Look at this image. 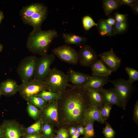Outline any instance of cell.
Instances as JSON below:
<instances>
[{
  "instance_id": "cell-20",
  "label": "cell",
  "mask_w": 138,
  "mask_h": 138,
  "mask_svg": "<svg viewBox=\"0 0 138 138\" xmlns=\"http://www.w3.org/2000/svg\"><path fill=\"white\" fill-rule=\"evenodd\" d=\"M90 67L92 71V75L108 77L113 72L100 59L98 60Z\"/></svg>"
},
{
  "instance_id": "cell-26",
  "label": "cell",
  "mask_w": 138,
  "mask_h": 138,
  "mask_svg": "<svg viewBox=\"0 0 138 138\" xmlns=\"http://www.w3.org/2000/svg\"><path fill=\"white\" fill-rule=\"evenodd\" d=\"M43 121L40 118L34 123L25 128L24 134H34L42 132Z\"/></svg>"
},
{
  "instance_id": "cell-33",
  "label": "cell",
  "mask_w": 138,
  "mask_h": 138,
  "mask_svg": "<svg viewBox=\"0 0 138 138\" xmlns=\"http://www.w3.org/2000/svg\"><path fill=\"white\" fill-rule=\"evenodd\" d=\"M82 23L83 27L85 30H89L92 27L97 26V24L95 23L93 19L89 16L86 15L82 19Z\"/></svg>"
},
{
  "instance_id": "cell-19",
  "label": "cell",
  "mask_w": 138,
  "mask_h": 138,
  "mask_svg": "<svg viewBox=\"0 0 138 138\" xmlns=\"http://www.w3.org/2000/svg\"><path fill=\"white\" fill-rule=\"evenodd\" d=\"M46 6L43 4L40 3H32L24 6L19 13L22 20H23L30 17L34 13L43 9Z\"/></svg>"
},
{
  "instance_id": "cell-39",
  "label": "cell",
  "mask_w": 138,
  "mask_h": 138,
  "mask_svg": "<svg viewBox=\"0 0 138 138\" xmlns=\"http://www.w3.org/2000/svg\"><path fill=\"white\" fill-rule=\"evenodd\" d=\"M122 5L128 6L132 7L138 2L137 0H120Z\"/></svg>"
},
{
  "instance_id": "cell-23",
  "label": "cell",
  "mask_w": 138,
  "mask_h": 138,
  "mask_svg": "<svg viewBox=\"0 0 138 138\" xmlns=\"http://www.w3.org/2000/svg\"><path fill=\"white\" fill-rule=\"evenodd\" d=\"M120 0H103L102 6L105 16H107L122 5Z\"/></svg>"
},
{
  "instance_id": "cell-28",
  "label": "cell",
  "mask_w": 138,
  "mask_h": 138,
  "mask_svg": "<svg viewBox=\"0 0 138 138\" xmlns=\"http://www.w3.org/2000/svg\"><path fill=\"white\" fill-rule=\"evenodd\" d=\"M27 111L32 118L37 120L40 118L41 111L30 103L27 102Z\"/></svg>"
},
{
  "instance_id": "cell-12",
  "label": "cell",
  "mask_w": 138,
  "mask_h": 138,
  "mask_svg": "<svg viewBox=\"0 0 138 138\" xmlns=\"http://www.w3.org/2000/svg\"><path fill=\"white\" fill-rule=\"evenodd\" d=\"M98 56L103 63L113 72L117 71L121 63V59L114 52L112 48L109 51L104 52Z\"/></svg>"
},
{
  "instance_id": "cell-42",
  "label": "cell",
  "mask_w": 138,
  "mask_h": 138,
  "mask_svg": "<svg viewBox=\"0 0 138 138\" xmlns=\"http://www.w3.org/2000/svg\"><path fill=\"white\" fill-rule=\"evenodd\" d=\"M133 13L135 14H138V2L133 6L131 7Z\"/></svg>"
},
{
  "instance_id": "cell-10",
  "label": "cell",
  "mask_w": 138,
  "mask_h": 138,
  "mask_svg": "<svg viewBox=\"0 0 138 138\" xmlns=\"http://www.w3.org/2000/svg\"><path fill=\"white\" fill-rule=\"evenodd\" d=\"M41 111L40 118L43 122L59 124L57 101L48 102Z\"/></svg>"
},
{
  "instance_id": "cell-4",
  "label": "cell",
  "mask_w": 138,
  "mask_h": 138,
  "mask_svg": "<svg viewBox=\"0 0 138 138\" xmlns=\"http://www.w3.org/2000/svg\"><path fill=\"white\" fill-rule=\"evenodd\" d=\"M38 58L33 55L26 56L20 61L17 70L22 82L32 79L34 75Z\"/></svg>"
},
{
  "instance_id": "cell-24",
  "label": "cell",
  "mask_w": 138,
  "mask_h": 138,
  "mask_svg": "<svg viewBox=\"0 0 138 138\" xmlns=\"http://www.w3.org/2000/svg\"><path fill=\"white\" fill-rule=\"evenodd\" d=\"M88 94L91 104L99 108L104 105L102 96L99 91L90 89H88Z\"/></svg>"
},
{
  "instance_id": "cell-43",
  "label": "cell",
  "mask_w": 138,
  "mask_h": 138,
  "mask_svg": "<svg viewBox=\"0 0 138 138\" xmlns=\"http://www.w3.org/2000/svg\"><path fill=\"white\" fill-rule=\"evenodd\" d=\"M4 17L3 12L0 10V25Z\"/></svg>"
},
{
  "instance_id": "cell-37",
  "label": "cell",
  "mask_w": 138,
  "mask_h": 138,
  "mask_svg": "<svg viewBox=\"0 0 138 138\" xmlns=\"http://www.w3.org/2000/svg\"><path fill=\"white\" fill-rule=\"evenodd\" d=\"M115 19L117 21L121 22L124 21L127 19L128 15L127 14H123L116 12L114 13Z\"/></svg>"
},
{
  "instance_id": "cell-48",
  "label": "cell",
  "mask_w": 138,
  "mask_h": 138,
  "mask_svg": "<svg viewBox=\"0 0 138 138\" xmlns=\"http://www.w3.org/2000/svg\"><path fill=\"white\" fill-rule=\"evenodd\" d=\"M3 49V45L1 44L0 43V53L2 51Z\"/></svg>"
},
{
  "instance_id": "cell-2",
  "label": "cell",
  "mask_w": 138,
  "mask_h": 138,
  "mask_svg": "<svg viewBox=\"0 0 138 138\" xmlns=\"http://www.w3.org/2000/svg\"><path fill=\"white\" fill-rule=\"evenodd\" d=\"M58 36L54 29L42 30H33L28 36L26 47L30 52L42 56L47 54L49 47L53 39Z\"/></svg>"
},
{
  "instance_id": "cell-11",
  "label": "cell",
  "mask_w": 138,
  "mask_h": 138,
  "mask_svg": "<svg viewBox=\"0 0 138 138\" xmlns=\"http://www.w3.org/2000/svg\"><path fill=\"white\" fill-rule=\"evenodd\" d=\"M78 52V62L81 66L90 67L98 60L96 52L89 45L82 47Z\"/></svg>"
},
{
  "instance_id": "cell-6",
  "label": "cell",
  "mask_w": 138,
  "mask_h": 138,
  "mask_svg": "<svg viewBox=\"0 0 138 138\" xmlns=\"http://www.w3.org/2000/svg\"><path fill=\"white\" fill-rule=\"evenodd\" d=\"M55 57L53 54H46L38 58L35 72L32 78L44 81L49 73Z\"/></svg>"
},
{
  "instance_id": "cell-21",
  "label": "cell",
  "mask_w": 138,
  "mask_h": 138,
  "mask_svg": "<svg viewBox=\"0 0 138 138\" xmlns=\"http://www.w3.org/2000/svg\"><path fill=\"white\" fill-rule=\"evenodd\" d=\"M62 37L64 42L68 44H75L82 47L87 41L86 37L72 33H63Z\"/></svg>"
},
{
  "instance_id": "cell-53",
  "label": "cell",
  "mask_w": 138,
  "mask_h": 138,
  "mask_svg": "<svg viewBox=\"0 0 138 138\" xmlns=\"http://www.w3.org/2000/svg\"><path fill=\"white\" fill-rule=\"evenodd\" d=\"M82 138H87L86 136L85 135Z\"/></svg>"
},
{
  "instance_id": "cell-51",
  "label": "cell",
  "mask_w": 138,
  "mask_h": 138,
  "mask_svg": "<svg viewBox=\"0 0 138 138\" xmlns=\"http://www.w3.org/2000/svg\"><path fill=\"white\" fill-rule=\"evenodd\" d=\"M39 138H45L44 137V136H43V135H42V136H41L40 137H39Z\"/></svg>"
},
{
  "instance_id": "cell-49",
  "label": "cell",
  "mask_w": 138,
  "mask_h": 138,
  "mask_svg": "<svg viewBox=\"0 0 138 138\" xmlns=\"http://www.w3.org/2000/svg\"><path fill=\"white\" fill-rule=\"evenodd\" d=\"M75 132H72V131H70V135H73L75 133Z\"/></svg>"
},
{
  "instance_id": "cell-13",
  "label": "cell",
  "mask_w": 138,
  "mask_h": 138,
  "mask_svg": "<svg viewBox=\"0 0 138 138\" xmlns=\"http://www.w3.org/2000/svg\"><path fill=\"white\" fill-rule=\"evenodd\" d=\"M48 13V8L46 6L30 17L22 20V21L26 24L32 26L33 30L41 29L42 25L47 18Z\"/></svg>"
},
{
  "instance_id": "cell-18",
  "label": "cell",
  "mask_w": 138,
  "mask_h": 138,
  "mask_svg": "<svg viewBox=\"0 0 138 138\" xmlns=\"http://www.w3.org/2000/svg\"><path fill=\"white\" fill-rule=\"evenodd\" d=\"M90 120H93L101 123L104 122L101 117L99 108L91 104L85 111L84 115L83 125Z\"/></svg>"
},
{
  "instance_id": "cell-36",
  "label": "cell",
  "mask_w": 138,
  "mask_h": 138,
  "mask_svg": "<svg viewBox=\"0 0 138 138\" xmlns=\"http://www.w3.org/2000/svg\"><path fill=\"white\" fill-rule=\"evenodd\" d=\"M56 134L57 136L59 138H68L69 135L66 130L62 128L58 130Z\"/></svg>"
},
{
  "instance_id": "cell-47",
  "label": "cell",
  "mask_w": 138,
  "mask_h": 138,
  "mask_svg": "<svg viewBox=\"0 0 138 138\" xmlns=\"http://www.w3.org/2000/svg\"><path fill=\"white\" fill-rule=\"evenodd\" d=\"M3 133V130L1 125H0V138L2 136Z\"/></svg>"
},
{
  "instance_id": "cell-16",
  "label": "cell",
  "mask_w": 138,
  "mask_h": 138,
  "mask_svg": "<svg viewBox=\"0 0 138 138\" xmlns=\"http://www.w3.org/2000/svg\"><path fill=\"white\" fill-rule=\"evenodd\" d=\"M100 92L102 94L104 104L114 105L122 108L121 99L114 88H103Z\"/></svg>"
},
{
  "instance_id": "cell-46",
  "label": "cell",
  "mask_w": 138,
  "mask_h": 138,
  "mask_svg": "<svg viewBox=\"0 0 138 138\" xmlns=\"http://www.w3.org/2000/svg\"><path fill=\"white\" fill-rule=\"evenodd\" d=\"M76 129L75 127H71L69 129V131H72L76 132Z\"/></svg>"
},
{
  "instance_id": "cell-5",
  "label": "cell",
  "mask_w": 138,
  "mask_h": 138,
  "mask_svg": "<svg viewBox=\"0 0 138 138\" xmlns=\"http://www.w3.org/2000/svg\"><path fill=\"white\" fill-rule=\"evenodd\" d=\"M44 91H49L45 81L32 78L23 82L19 85L18 92L21 96L25 100L27 98Z\"/></svg>"
},
{
  "instance_id": "cell-7",
  "label": "cell",
  "mask_w": 138,
  "mask_h": 138,
  "mask_svg": "<svg viewBox=\"0 0 138 138\" xmlns=\"http://www.w3.org/2000/svg\"><path fill=\"white\" fill-rule=\"evenodd\" d=\"M112 83L119 96L122 105V108L125 109L126 106L134 89L132 84L128 80L119 78L109 81Z\"/></svg>"
},
{
  "instance_id": "cell-29",
  "label": "cell",
  "mask_w": 138,
  "mask_h": 138,
  "mask_svg": "<svg viewBox=\"0 0 138 138\" xmlns=\"http://www.w3.org/2000/svg\"><path fill=\"white\" fill-rule=\"evenodd\" d=\"M127 19L121 22L116 21L113 26L115 35L122 34L126 31L128 26Z\"/></svg>"
},
{
  "instance_id": "cell-25",
  "label": "cell",
  "mask_w": 138,
  "mask_h": 138,
  "mask_svg": "<svg viewBox=\"0 0 138 138\" xmlns=\"http://www.w3.org/2000/svg\"><path fill=\"white\" fill-rule=\"evenodd\" d=\"M62 92L44 91L34 96L40 97L48 102L57 101L61 97Z\"/></svg>"
},
{
  "instance_id": "cell-14",
  "label": "cell",
  "mask_w": 138,
  "mask_h": 138,
  "mask_svg": "<svg viewBox=\"0 0 138 138\" xmlns=\"http://www.w3.org/2000/svg\"><path fill=\"white\" fill-rule=\"evenodd\" d=\"M109 81L108 77L90 76L87 82L80 87L100 91L103 88L104 86Z\"/></svg>"
},
{
  "instance_id": "cell-44",
  "label": "cell",
  "mask_w": 138,
  "mask_h": 138,
  "mask_svg": "<svg viewBox=\"0 0 138 138\" xmlns=\"http://www.w3.org/2000/svg\"><path fill=\"white\" fill-rule=\"evenodd\" d=\"M80 135L79 133L76 131L75 133L72 135L71 138H78Z\"/></svg>"
},
{
  "instance_id": "cell-9",
  "label": "cell",
  "mask_w": 138,
  "mask_h": 138,
  "mask_svg": "<svg viewBox=\"0 0 138 138\" xmlns=\"http://www.w3.org/2000/svg\"><path fill=\"white\" fill-rule=\"evenodd\" d=\"M53 54L62 61L74 65L78 62V52L76 50L67 45L59 46L52 50Z\"/></svg>"
},
{
  "instance_id": "cell-38",
  "label": "cell",
  "mask_w": 138,
  "mask_h": 138,
  "mask_svg": "<svg viewBox=\"0 0 138 138\" xmlns=\"http://www.w3.org/2000/svg\"><path fill=\"white\" fill-rule=\"evenodd\" d=\"M133 119L134 122L137 125L138 124V102L137 101L134 108Z\"/></svg>"
},
{
  "instance_id": "cell-15",
  "label": "cell",
  "mask_w": 138,
  "mask_h": 138,
  "mask_svg": "<svg viewBox=\"0 0 138 138\" xmlns=\"http://www.w3.org/2000/svg\"><path fill=\"white\" fill-rule=\"evenodd\" d=\"M67 75L68 82L78 87H81L85 84L90 76L88 74L75 71L71 68L69 69Z\"/></svg>"
},
{
  "instance_id": "cell-32",
  "label": "cell",
  "mask_w": 138,
  "mask_h": 138,
  "mask_svg": "<svg viewBox=\"0 0 138 138\" xmlns=\"http://www.w3.org/2000/svg\"><path fill=\"white\" fill-rule=\"evenodd\" d=\"M125 70L128 74L129 78L128 80L131 84L138 80V71L132 67H126Z\"/></svg>"
},
{
  "instance_id": "cell-40",
  "label": "cell",
  "mask_w": 138,
  "mask_h": 138,
  "mask_svg": "<svg viewBox=\"0 0 138 138\" xmlns=\"http://www.w3.org/2000/svg\"><path fill=\"white\" fill-rule=\"evenodd\" d=\"M43 135L42 132L34 134L24 135L21 138H39Z\"/></svg>"
},
{
  "instance_id": "cell-52",
  "label": "cell",
  "mask_w": 138,
  "mask_h": 138,
  "mask_svg": "<svg viewBox=\"0 0 138 138\" xmlns=\"http://www.w3.org/2000/svg\"><path fill=\"white\" fill-rule=\"evenodd\" d=\"M2 94L1 93V92L0 91V98H1L2 95Z\"/></svg>"
},
{
  "instance_id": "cell-1",
  "label": "cell",
  "mask_w": 138,
  "mask_h": 138,
  "mask_svg": "<svg viewBox=\"0 0 138 138\" xmlns=\"http://www.w3.org/2000/svg\"><path fill=\"white\" fill-rule=\"evenodd\" d=\"M68 86L57 101L59 124L64 127L83 126L85 112L91 104L88 89L69 84Z\"/></svg>"
},
{
  "instance_id": "cell-31",
  "label": "cell",
  "mask_w": 138,
  "mask_h": 138,
  "mask_svg": "<svg viewBox=\"0 0 138 138\" xmlns=\"http://www.w3.org/2000/svg\"><path fill=\"white\" fill-rule=\"evenodd\" d=\"M112 105L110 104L105 103L99 108L101 118L104 122L109 118Z\"/></svg>"
},
{
  "instance_id": "cell-34",
  "label": "cell",
  "mask_w": 138,
  "mask_h": 138,
  "mask_svg": "<svg viewBox=\"0 0 138 138\" xmlns=\"http://www.w3.org/2000/svg\"><path fill=\"white\" fill-rule=\"evenodd\" d=\"M42 131L45 138H49L52 135V128L51 124L49 123L43 122Z\"/></svg>"
},
{
  "instance_id": "cell-45",
  "label": "cell",
  "mask_w": 138,
  "mask_h": 138,
  "mask_svg": "<svg viewBox=\"0 0 138 138\" xmlns=\"http://www.w3.org/2000/svg\"><path fill=\"white\" fill-rule=\"evenodd\" d=\"M80 129L81 132V134L83 135L84 134V129L83 126V125H80L78 126Z\"/></svg>"
},
{
  "instance_id": "cell-41",
  "label": "cell",
  "mask_w": 138,
  "mask_h": 138,
  "mask_svg": "<svg viewBox=\"0 0 138 138\" xmlns=\"http://www.w3.org/2000/svg\"><path fill=\"white\" fill-rule=\"evenodd\" d=\"M105 20L107 24L112 26L114 25L116 21L115 18L110 17L105 19Z\"/></svg>"
},
{
  "instance_id": "cell-17",
  "label": "cell",
  "mask_w": 138,
  "mask_h": 138,
  "mask_svg": "<svg viewBox=\"0 0 138 138\" xmlns=\"http://www.w3.org/2000/svg\"><path fill=\"white\" fill-rule=\"evenodd\" d=\"M19 85L16 80L7 79L1 83L0 90L2 95L10 97L14 95L18 92Z\"/></svg>"
},
{
  "instance_id": "cell-27",
  "label": "cell",
  "mask_w": 138,
  "mask_h": 138,
  "mask_svg": "<svg viewBox=\"0 0 138 138\" xmlns=\"http://www.w3.org/2000/svg\"><path fill=\"white\" fill-rule=\"evenodd\" d=\"M25 100L41 110L43 109L48 103L41 98L35 96L29 97Z\"/></svg>"
},
{
  "instance_id": "cell-22",
  "label": "cell",
  "mask_w": 138,
  "mask_h": 138,
  "mask_svg": "<svg viewBox=\"0 0 138 138\" xmlns=\"http://www.w3.org/2000/svg\"><path fill=\"white\" fill-rule=\"evenodd\" d=\"M97 24V27L101 36L111 37L115 35L113 26L107 24L105 19H100Z\"/></svg>"
},
{
  "instance_id": "cell-50",
  "label": "cell",
  "mask_w": 138,
  "mask_h": 138,
  "mask_svg": "<svg viewBox=\"0 0 138 138\" xmlns=\"http://www.w3.org/2000/svg\"><path fill=\"white\" fill-rule=\"evenodd\" d=\"M52 138H59L57 135L55 136L52 137Z\"/></svg>"
},
{
  "instance_id": "cell-8",
  "label": "cell",
  "mask_w": 138,
  "mask_h": 138,
  "mask_svg": "<svg viewBox=\"0 0 138 138\" xmlns=\"http://www.w3.org/2000/svg\"><path fill=\"white\" fill-rule=\"evenodd\" d=\"M3 130L0 138H21L25 133V128L15 120H5L1 125Z\"/></svg>"
},
{
  "instance_id": "cell-30",
  "label": "cell",
  "mask_w": 138,
  "mask_h": 138,
  "mask_svg": "<svg viewBox=\"0 0 138 138\" xmlns=\"http://www.w3.org/2000/svg\"><path fill=\"white\" fill-rule=\"evenodd\" d=\"M95 121L90 120L87 121L84 125V134L87 138H90L95 135L94 124Z\"/></svg>"
},
{
  "instance_id": "cell-35",
  "label": "cell",
  "mask_w": 138,
  "mask_h": 138,
  "mask_svg": "<svg viewBox=\"0 0 138 138\" xmlns=\"http://www.w3.org/2000/svg\"><path fill=\"white\" fill-rule=\"evenodd\" d=\"M102 133L106 138H113L115 134V132L110 124L106 123V126L103 128Z\"/></svg>"
},
{
  "instance_id": "cell-3",
  "label": "cell",
  "mask_w": 138,
  "mask_h": 138,
  "mask_svg": "<svg viewBox=\"0 0 138 138\" xmlns=\"http://www.w3.org/2000/svg\"><path fill=\"white\" fill-rule=\"evenodd\" d=\"M49 91L62 93L68 85V76L55 68L51 70L45 80Z\"/></svg>"
}]
</instances>
